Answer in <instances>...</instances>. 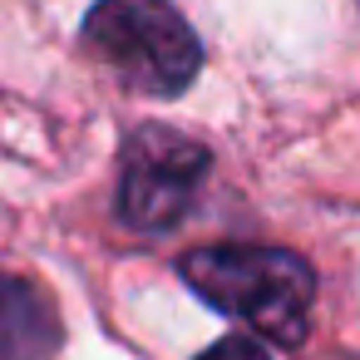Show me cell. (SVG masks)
<instances>
[{
    "mask_svg": "<svg viewBox=\"0 0 360 360\" xmlns=\"http://www.w3.org/2000/svg\"><path fill=\"white\" fill-rule=\"evenodd\" d=\"M55 345H60L55 301L35 281L0 271V360H50Z\"/></svg>",
    "mask_w": 360,
    "mask_h": 360,
    "instance_id": "cell-4",
    "label": "cell"
},
{
    "mask_svg": "<svg viewBox=\"0 0 360 360\" xmlns=\"http://www.w3.org/2000/svg\"><path fill=\"white\" fill-rule=\"evenodd\" d=\"M84 50L134 94L173 99L202 70V45L168 0H94Z\"/></svg>",
    "mask_w": 360,
    "mask_h": 360,
    "instance_id": "cell-2",
    "label": "cell"
},
{
    "mask_svg": "<svg viewBox=\"0 0 360 360\" xmlns=\"http://www.w3.org/2000/svg\"><path fill=\"white\" fill-rule=\"evenodd\" d=\"M212 158L178 129L143 124L124 143L119 163V217L134 232H168L188 217Z\"/></svg>",
    "mask_w": 360,
    "mask_h": 360,
    "instance_id": "cell-3",
    "label": "cell"
},
{
    "mask_svg": "<svg viewBox=\"0 0 360 360\" xmlns=\"http://www.w3.org/2000/svg\"><path fill=\"white\" fill-rule=\"evenodd\" d=\"M198 360H271L257 340H247V335H222L217 345H207Z\"/></svg>",
    "mask_w": 360,
    "mask_h": 360,
    "instance_id": "cell-5",
    "label": "cell"
},
{
    "mask_svg": "<svg viewBox=\"0 0 360 360\" xmlns=\"http://www.w3.org/2000/svg\"><path fill=\"white\" fill-rule=\"evenodd\" d=\"M183 281L217 306L222 316H237L257 335L276 345H301L311 326L316 301V271L286 252V247H247V242H217L198 247L178 262Z\"/></svg>",
    "mask_w": 360,
    "mask_h": 360,
    "instance_id": "cell-1",
    "label": "cell"
}]
</instances>
